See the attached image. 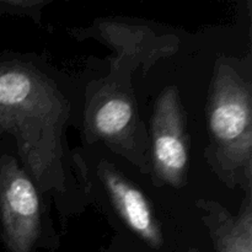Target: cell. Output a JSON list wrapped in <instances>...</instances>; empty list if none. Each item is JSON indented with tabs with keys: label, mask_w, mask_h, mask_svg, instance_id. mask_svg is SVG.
<instances>
[{
	"label": "cell",
	"mask_w": 252,
	"mask_h": 252,
	"mask_svg": "<svg viewBox=\"0 0 252 252\" xmlns=\"http://www.w3.org/2000/svg\"><path fill=\"white\" fill-rule=\"evenodd\" d=\"M83 100L84 89L42 57L0 53V137L12 140L62 229L90 206L78 149L68 140L69 128H80Z\"/></svg>",
	"instance_id": "1"
},
{
	"label": "cell",
	"mask_w": 252,
	"mask_h": 252,
	"mask_svg": "<svg viewBox=\"0 0 252 252\" xmlns=\"http://www.w3.org/2000/svg\"><path fill=\"white\" fill-rule=\"evenodd\" d=\"M251 58L217 59L206 105L207 164L221 184L252 194Z\"/></svg>",
	"instance_id": "2"
},
{
	"label": "cell",
	"mask_w": 252,
	"mask_h": 252,
	"mask_svg": "<svg viewBox=\"0 0 252 252\" xmlns=\"http://www.w3.org/2000/svg\"><path fill=\"white\" fill-rule=\"evenodd\" d=\"M80 171L90 204H95L116 234L130 238L144 250L166 252L170 226L144 187L100 145L79 148Z\"/></svg>",
	"instance_id": "3"
},
{
	"label": "cell",
	"mask_w": 252,
	"mask_h": 252,
	"mask_svg": "<svg viewBox=\"0 0 252 252\" xmlns=\"http://www.w3.org/2000/svg\"><path fill=\"white\" fill-rule=\"evenodd\" d=\"M80 129L84 147L100 145L149 177L148 126L140 116L132 73L108 69L105 76L86 84Z\"/></svg>",
	"instance_id": "4"
},
{
	"label": "cell",
	"mask_w": 252,
	"mask_h": 252,
	"mask_svg": "<svg viewBox=\"0 0 252 252\" xmlns=\"http://www.w3.org/2000/svg\"><path fill=\"white\" fill-rule=\"evenodd\" d=\"M52 209L51 199L22 167L12 140L0 137V244L5 250H58L61 236Z\"/></svg>",
	"instance_id": "5"
},
{
	"label": "cell",
	"mask_w": 252,
	"mask_h": 252,
	"mask_svg": "<svg viewBox=\"0 0 252 252\" xmlns=\"http://www.w3.org/2000/svg\"><path fill=\"white\" fill-rule=\"evenodd\" d=\"M79 41L94 39L108 47L110 68L133 73L142 69L147 73L161 59L177 53L182 37L176 30L148 20L128 17H102L85 27L68 29Z\"/></svg>",
	"instance_id": "6"
},
{
	"label": "cell",
	"mask_w": 252,
	"mask_h": 252,
	"mask_svg": "<svg viewBox=\"0 0 252 252\" xmlns=\"http://www.w3.org/2000/svg\"><path fill=\"white\" fill-rule=\"evenodd\" d=\"M149 179L155 187L182 189L189 167L187 113L176 86H167L157 97L149 127Z\"/></svg>",
	"instance_id": "7"
},
{
	"label": "cell",
	"mask_w": 252,
	"mask_h": 252,
	"mask_svg": "<svg viewBox=\"0 0 252 252\" xmlns=\"http://www.w3.org/2000/svg\"><path fill=\"white\" fill-rule=\"evenodd\" d=\"M216 252H252V194H245L235 216L219 202L196 201Z\"/></svg>",
	"instance_id": "8"
},
{
	"label": "cell",
	"mask_w": 252,
	"mask_h": 252,
	"mask_svg": "<svg viewBox=\"0 0 252 252\" xmlns=\"http://www.w3.org/2000/svg\"><path fill=\"white\" fill-rule=\"evenodd\" d=\"M53 0H0V15L30 19L39 27H44L42 14Z\"/></svg>",
	"instance_id": "9"
},
{
	"label": "cell",
	"mask_w": 252,
	"mask_h": 252,
	"mask_svg": "<svg viewBox=\"0 0 252 252\" xmlns=\"http://www.w3.org/2000/svg\"><path fill=\"white\" fill-rule=\"evenodd\" d=\"M98 252H144V249L128 236L116 234L111 245Z\"/></svg>",
	"instance_id": "10"
},
{
	"label": "cell",
	"mask_w": 252,
	"mask_h": 252,
	"mask_svg": "<svg viewBox=\"0 0 252 252\" xmlns=\"http://www.w3.org/2000/svg\"><path fill=\"white\" fill-rule=\"evenodd\" d=\"M187 252H201V250H199L198 248H194V246H191V248L187 250Z\"/></svg>",
	"instance_id": "11"
}]
</instances>
